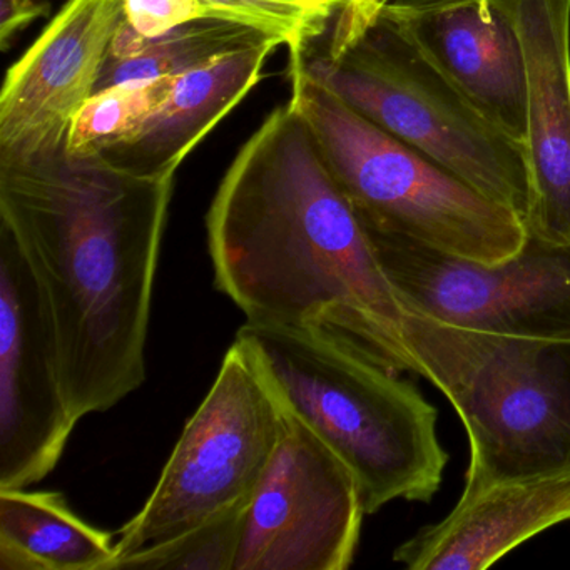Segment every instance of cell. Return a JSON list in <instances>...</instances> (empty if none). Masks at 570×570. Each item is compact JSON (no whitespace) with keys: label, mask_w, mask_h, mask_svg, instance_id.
Returning a JSON list of instances; mask_svg holds the SVG:
<instances>
[{"label":"cell","mask_w":570,"mask_h":570,"mask_svg":"<svg viewBox=\"0 0 570 570\" xmlns=\"http://www.w3.org/2000/svg\"><path fill=\"white\" fill-rule=\"evenodd\" d=\"M78 422L35 276L0 226V490L45 480Z\"/></svg>","instance_id":"30bf717a"},{"label":"cell","mask_w":570,"mask_h":570,"mask_svg":"<svg viewBox=\"0 0 570 570\" xmlns=\"http://www.w3.org/2000/svg\"><path fill=\"white\" fill-rule=\"evenodd\" d=\"M343 4H345V2H343Z\"/></svg>","instance_id":"d4e9b609"},{"label":"cell","mask_w":570,"mask_h":570,"mask_svg":"<svg viewBox=\"0 0 570 570\" xmlns=\"http://www.w3.org/2000/svg\"><path fill=\"white\" fill-rule=\"evenodd\" d=\"M303 2L315 6V8L326 9V11L338 12L345 0H303Z\"/></svg>","instance_id":"cb8c5ba5"},{"label":"cell","mask_w":570,"mask_h":570,"mask_svg":"<svg viewBox=\"0 0 570 570\" xmlns=\"http://www.w3.org/2000/svg\"><path fill=\"white\" fill-rule=\"evenodd\" d=\"M365 515L352 470L288 410L233 570H346Z\"/></svg>","instance_id":"9c48e42d"},{"label":"cell","mask_w":570,"mask_h":570,"mask_svg":"<svg viewBox=\"0 0 570 570\" xmlns=\"http://www.w3.org/2000/svg\"><path fill=\"white\" fill-rule=\"evenodd\" d=\"M115 552L62 493L0 490V570H106Z\"/></svg>","instance_id":"2e32d148"},{"label":"cell","mask_w":570,"mask_h":570,"mask_svg":"<svg viewBox=\"0 0 570 570\" xmlns=\"http://www.w3.org/2000/svg\"><path fill=\"white\" fill-rule=\"evenodd\" d=\"M525 68L527 235L570 245V0H499Z\"/></svg>","instance_id":"4fadbf2b"},{"label":"cell","mask_w":570,"mask_h":570,"mask_svg":"<svg viewBox=\"0 0 570 570\" xmlns=\"http://www.w3.org/2000/svg\"><path fill=\"white\" fill-rule=\"evenodd\" d=\"M570 520V470L493 483L460 495L452 512L393 550L410 570H483Z\"/></svg>","instance_id":"5bb4252c"},{"label":"cell","mask_w":570,"mask_h":570,"mask_svg":"<svg viewBox=\"0 0 570 570\" xmlns=\"http://www.w3.org/2000/svg\"><path fill=\"white\" fill-rule=\"evenodd\" d=\"M173 82L175 78L122 82L96 92L72 119L66 149L76 156H102L135 138Z\"/></svg>","instance_id":"ac0fdd59"},{"label":"cell","mask_w":570,"mask_h":570,"mask_svg":"<svg viewBox=\"0 0 570 570\" xmlns=\"http://www.w3.org/2000/svg\"><path fill=\"white\" fill-rule=\"evenodd\" d=\"M379 16L490 125L523 148L522 46L499 0H392Z\"/></svg>","instance_id":"7c38bea8"},{"label":"cell","mask_w":570,"mask_h":570,"mask_svg":"<svg viewBox=\"0 0 570 570\" xmlns=\"http://www.w3.org/2000/svg\"><path fill=\"white\" fill-rule=\"evenodd\" d=\"M288 409L258 356L236 336L218 376L142 509L121 529L108 569L252 502L285 432Z\"/></svg>","instance_id":"52a82bcc"},{"label":"cell","mask_w":570,"mask_h":570,"mask_svg":"<svg viewBox=\"0 0 570 570\" xmlns=\"http://www.w3.org/2000/svg\"><path fill=\"white\" fill-rule=\"evenodd\" d=\"M390 2L392 0H345V4L336 12L330 51H336L358 38Z\"/></svg>","instance_id":"7402d4cb"},{"label":"cell","mask_w":570,"mask_h":570,"mask_svg":"<svg viewBox=\"0 0 570 570\" xmlns=\"http://www.w3.org/2000/svg\"><path fill=\"white\" fill-rule=\"evenodd\" d=\"M289 58L363 118L523 222L530 189L522 146L490 125L385 19L379 16L336 51Z\"/></svg>","instance_id":"8992f818"},{"label":"cell","mask_w":570,"mask_h":570,"mask_svg":"<svg viewBox=\"0 0 570 570\" xmlns=\"http://www.w3.org/2000/svg\"><path fill=\"white\" fill-rule=\"evenodd\" d=\"M406 312L416 375L469 436L462 495L570 470V343L492 335Z\"/></svg>","instance_id":"277c9868"},{"label":"cell","mask_w":570,"mask_h":570,"mask_svg":"<svg viewBox=\"0 0 570 570\" xmlns=\"http://www.w3.org/2000/svg\"><path fill=\"white\" fill-rule=\"evenodd\" d=\"M45 0H0V46L8 51L12 39L36 19L48 16Z\"/></svg>","instance_id":"603a6c76"},{"label":"cell","mask_w":570,"mask_h":570,"mask_svg":"<svg viewBox=\"0 0 570 570\" xmlns=\"http://www.w3.org/2000/svg\"><path fill=\"white\" fill-rule=\"evenodd\" d=\"M126 0H68L9 69L0 95V159L65 148L79 109L95 96Z\"/></svg>","instance_id":"8fae6325"},{"label":"cell","mask_w":570,"mask_h":570,"mask_svg":"<svg viewBox=\"0 0 570 570\" xmlns=\"http://www.w3.org/2000/svg\"><path fill=\"white\" fill-rule=\"evenodd\" d=\"M282 39L242 22L202 19L155 39L136 42L126 56H108L96 92L122 82L176 78L226 56ZM95 92V95H96Z\"/></svg>","instance_id":"e0dca14e"},{"label":"cell","mask_w":570,"mask_h":570,"mask_svg":"<svg viewBox=\"0 0 570 570\" xmlns=\"http://www.w3.org/2000/svg\"><path fill=\"white\" fill-rule=\"evenodd\" d=\"M279 46L265 42L176 76L171 91L138 135L102 158L141 178H171L193 149L258 85L265 62Z\"/></svg>","instance_id":"9a60e30c"},{"label":"cell","mask_w":570,"mask_h":570,"mask_svg":"<svg viewBox=\"0 0 570 570\" xmlns=\"http://www.w3.org/2000/svg\"><path fill=\"white\" fill-rule=\"evenodd\" d=\"M289 102L312 129L338 188L368 235L396 236L493 263L527 238L522 218L386 132L289 58Z\"/></svg>","instance_id":"5b68a950"},{"label":"cell","mask_w":570,"mask_h":570,"mask_svg":"<svg viewBox=\"0 0 570 570\" xmlns=\"http://www.w3.org/2000/svg\"><path fill=\"white\" fill-rule=\"evenodd\" d=\"M206 235L216 288L248 322L326 328L416 375L402 299L292 102L233 159Z\"/></svg>","instance_id":"7a4b0ae2"},{"label":"cell","mask_w":570,"mask_h":570,"mask_svg":"<svg viewBox=\"0 0 570 570\" xmlns=\"http://www.w3.org/2000/svg\"><path fill=\"white\" fill-rule=\"evenodd\" d=\"M228 21L242 22L282 39L289 55L308 51L336 12L303 0H205Z\"/></svg>","instance_id":"ffe728a7"},{"label":"cell","mask_w":570,"mask_h":570,"mask_svg":"<svg viewBox=\"0 0 570 570\" xmlns=\"http://www.w3.org/2000/svg\"><path fill=\"white\" fill-rule=\"evenodd\" d=\"M236 336L252 346L286 409L352 470L366 515L393 500L435 497L449 463L439 412L402 372L316 326L246 320Z\"/></svg>","instance_id":"3957f363"},{"label":"cell","mask_w":570,"mask_h":570,"mask_svg":"<svg viewBox=\"0 0 570 570\" xmlns=\"http://www.w3.org/2000/svg\"><path fill=\"white\" fill-rule=\"evenodd\" d=\"M249 503L175 539L138 550L119 560L112 570H233Z\"/></svg>","instance_id":"d6986e66"},{"label":"cell","mask_w":570,"mask_h":570,"mask_svg":"<svg viewBox=\"0 0 570 570\" xmlns=\"http://www.w3.org/2000/svg\"><path fill=\"white\" fill-rule=\"evenodd\" d=\"M202 19L223 18L205 0H126L125 21L119 26L109 55H129L136 42L155 39L179 26Z\"/></svg>","instance_id":"44dd1931"},{"label":"cell","mask_w":570,"mask_h":570,"mask_svg":"<svg viewBox=\"0 0 570 570\" xmlns=\"http://www.w3.org/2000/svg\"><path fill=\"white\" fill-rule=\"evenodd\" d=\"M368 238L403 308L473 332L570 343V245L527 235L515 255L485 263Z\"/></svg>","instance_id":"ba28073f"},{"label":"cell","mask_w":570,"mask_h":570,"mask_svg":"<svg viewBox=\"0 0 570 570\" xmlns=\"http://www.w3.org/2000/svg\"><path fill=\"white\" fill-rule=\"evenodd\" d=\"M171 178L68 149L0 159V226L31 268L76 419L146 380V342Z\"/></svg>","instance_id":"6da1fadb"}]
</instances>
